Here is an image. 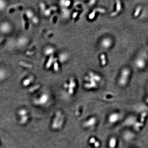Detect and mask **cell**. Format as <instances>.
<instances>
[{
    "label": "cell",
    "instance_id": "obj_7",
    "mask_svg": "<svg viewBox=\"0 0 148 148\" xmlns=\"http://www.w3.org/2000/svg\"><path fill=\"white\" fill-rule=\"evenodd\" d=\"M120 118V115L119 114L117 113H114L112 114L109 117V121L111 123H113L116 122Z\"/></svg>",
    "mask_w": 148,
    "mask_h": 148
},
{
    "label": "cell",
    "instance_id": "obj_6",
    "mask_svg": "<svg viewBox=\"0 0 148 148\" xmlns=\"http://www.w3.org/2000/svg\"><path fill=\"white\" fill-rule=\"evenodd\" d=\"M28 39L26 37H21L18 39L17 41V45L19 47H23L27 45L28 42Z\"/></svg>",
    "mask_w": 148,
    "mask_h": 148
},
{
    "label": "cell",
    "instance_id": "obj_14",
    "mask_svg": "<svg viewBox=\"0 0 148 148\" xmlns=\"http://www.w3.org/2000/svg\"><path fill=\"white\" fill-rule=\"evenodd\" d=\"M62 13L63 17L65 18H67L70 16V11L67 8H64L62 9Z\"/></svg>",
    "mask_w": 148,
    "mask_h": 148
},
{
    "label": "cell",
    "instance_id": "obj_5",
    "mask_svg": "<svg viewBox=\"0 0 148 148\" xmlns=\"http://www.w3.org/2000/svg\"><path fill=\"white\" fill-rule=\"evenodd\" d=\"M122 9V5L120 1L117 0L116 1V10L111 13L110 16L111 17H114L116 16L121 11Z\"/></svg>",
    "mask_w": 148,
    "mask_h": 148
},
{
    "label": "cell",
    "instance_id": "obj_19",
    "mask_svg": "<svg viewBox=\"0 0 148 148\" xmlns=\"http://www.w3.org/2000/svg\"><path fill=\"white\" fill-rule=\"evenodd\" d=\"M6 73L4 69H0V80H2L6 77Z\"/></svg>",
    "mask_w": 148,
    "mask_h": 148
},
{
    "label": "cell",
    "instance_id": "obj_23",
    "mask_svg": "<svg viewBox=\"0 0 148 148\" xmlns=\"http://www.w3.org/2000/svg\"><path fill=\"white\" fill-rule=\"evenodd\" d=\"M28 116L25 115L24 116H21V120H20V123L21 124H24L27 123L28 120Z\"/></svg>",
    "mask_w": 148,
    "mask_h": 148
},
{
    "label": "cell",
    "instance_id": "obj_11",
    "mask_svg": "<svg viewBox=\"0 0 148 148\" xmlns=\"http://www.w3.org/2000/svg\"><path fill=\"white\" fill-rule=\"evenodd\" d=\"M54 58L53 55L50 56L49 58V59L48 60L46 64V68L47 69H49L51 67L52 65L54 63Z\"/></svg>",
    "mask_w": 148,
    "mask_h": 148
},
{
    "label": "cell",
    "instance_id": "obj_35",
    "mask_svg": "<svg viewBox=\"0 0 148 148\" xmlns=\"http://www.w3.org/2000/svg\"><path fill=\"white\" fill-rule=\"evenodd\" d=\"M26 54H27V55H33V54H34V52H33L28 51V52H26Z\"/></svg>",
    "mask_w": 148,
    "mask_h": 148
},
{
    "label": "cell",
    "instance_id": "obj_36",
    "mask_svg": "<svg viewBox=\"0 0 148 148\" xmlns=\"http://www.w3.org/2000/svg\"><path fill=\"white\" fill-rule=\"evenodd\" d=\"M50 9L51 10L56 11V9H57V8L56 7H55V6H53V7H51Z\"/></svg>",
    "mask_w": 148,
    "mask_h": 148
},
{
    "label": "cell",
    "instance_id": "obj_27",
    "mask_svg": "<svg viewBox=\"0 0 148 148\" xmlns=\"http://www.w3.org/2000/svg\"><path fill=\"white\" fill-rule=\"evenodd\" d=\"M27 113V111L25 110L21 109L18 111V114L21 116H25Z\"/></svg>",
    "mask_w": 148,
    "mask_h": 148
},
{
    "label": "cell",
    "instance_id": "obj_13",
    "mask_svg": "<svg viewBox=\"0 0 148 148\" xmlns=\"http://www.w3.org/2000/svg\"><path fill=\"white\" fill-rule=\"evenodd\" d=\"M89 75L90 76V77L93 79L95 81L99 82V81H101V77L98 74H94L93 72H91L89 73Z\"/></svg>",
    "mask_w": 148,
    "mask_h": 148
},
{
    "label": "cell",
    "instance_id": "obj_34",
    "mask_svg": "<svg viewBox=\"0 0 148 148\" xmlns=\"http://www.w3.org/2000/svg\"><path fill=\"white\" fill-rule=\"evenodd\" d=\"M96 2V1L95 0H91L89 2V5H93Z\"/></svg>",
    "mask_w": 148,
    "mask_h": 148
},
{
    "label": "cell",
    "instance_id": "obj_20",
    "mask_svg": "<svg viewBox=\"0 0 148 148\" xmlns=\"http://www.w3.org/2000/svg\"><path fill=\"white\" fill-rule=\"evenodd\" d=\"M26 17L27 18H32L34 17L33 16V13L32 11L30 9H28L25 12Z\"/></svg>",
    "mask_w": 148,
    "mask_h": 148
},
{
    "label": "cell",
    "instance_id": "obj_10",
    "mask_svg": "<svg viewBox=\"0 0 148 148\" xmlns=\"http://www.w3.org/2000/svg\"><path fill=\"white\" fill-rule=\"evenodd\" d=\"M48 98V96L46 94H43L40 97L39 99L36 101V103L38 102L40 104V103L42 104V103H43V102H46L47 101Z\"/></svg>",
    "mask_w": 148,
    "mask_h": 148
},
{
    "label": "cell",
    "instance_id": "obj_33",
    "mask_svg": "<svg viewBox=\"0 0 148 148\" xmlns=\"http://www.w3.org/2000/svg\"><path fill=\"white\" fill-rule=\"evenodd\" d=\"M78 14V12H74V13L73 14V18H76V17H77V15Z\"/></svg>",
    "mask_w": 148,
    "mask_h": 148
},
{
    "label": "cell",
    "instance_id": "obj_3",
    "mask_svg": "<svg viewBox=\"0 0 148 148\" xmlns=\"http://www.w3.org/2000/svg\"><path fill=\"white\" fill-rule=\"evenodd\" d=\"M113 43L112 40L111 38L105 37L101 42V45L104 49H108L112 46Z\"/></svg>",
    "mask_w": 148,
    "mask_h": 148
},
{
    "label": "cell",
    "instance_id": "obj_21",
    "mask_svg": "<svg viewBox=\"0 0 148 148\" xmlns=\"http://www.w3.org/2000/svg\"><path fill=\"white\" fill-rule=\"evenodd\" d=\"M19 64L23 67H25L27 68H31L33 67L32 65L27 64V63H26L25 62H24L23 61H20L19 62Z\"/></svg>",
    "mask_w": 148,
    "mask_h": 148
},
{
    "label": "cell",
    "instance_id": "obj_30",
    "mask_svg": "<svg viewBox=\"0 0 148 148\" xmlns=\"http://www.w3.org/2000/svg\"><path fill=\"white\" fill-rule=\"evenodd\" d=\"M5 2L2 0H0V10H2L5 8Z\"/></svg>",
    "mask_w": 148,
    "mask_h": 148
},
{
    "label": "cell",
    "instance_id": "obj_4",
    "mask_svg": "<svg viewBox=\"0 0 148 148\" xmlns=\"http://www.w3.org/2000/svg\"><path fill=\"white\" fill-rule=\"evenodd\" d=\"M12 27L9 23L4 22L0 25V31L3 33H8L10 32Z\"/></svg>",
    "mask_w": 148,
    "mask_h": 148
},
{
    "label": "cell",
    "instance_id": "obj_18",
    "mask_svg": "<svg viewBox=\"0 0 148 148\" xmlns=\"http://www.w3.org/2000/svg\"><path fill=\"white\" fill-rule=\"evenodd\" d=\"M116 141L115 138H111L110 141L109 146L110 148H114L116 145Z\"/></svg>",
    "mask_w": 148,
    "mask_h": 148
},
{
    "label": "cell",
    "instance_id": "obj_17",
    "mask_svg": "<svg viewBox=\"0 0 148 148\" xmlns=\"http://www.w3.org/2000/svg\"><path fill=\"white\" fill-rule=\"evenodd\" d=\"M100 58L101 60V64L102 66H104L107 64L106 56L104 54H101Z\"/></svg>",
    "mask_w": 148,
    "mask_h": 148
},
{
    "label": "cell",
    "instance_id": "obj_28",
    "mask_svg": "<svg viewBox=\"0 0 148 148\" xmlns=\"http://www.w3.org/2000/svg\"><path fill=\"white\" fill-rule=\"evenodd\" d=\"M95 10L96 12H99L103 14L104 13L106 12V10L105 9H104L103 8H98L95 9Z\"/></svg>",
    "mask_w": 148,
    "mask_h": 148
},
{
    "label": "cell",
    "instance_id": "obj_31",
    "mask_svg": "<svg viewBox=\"0 0 148 148\" xmlns=\"http://www.w3.org/2000/svg\"><path fill=\"white\" fill-rule=\"evenodd\" d=\"M32 21L33 24H37L39 22L38 18L34 16L32 18Z\"/></svg>",
    "mask_w": 148,
    "mask_h": 148
},
{
    "label": "cell",
    "instance_id": "obj_12",
    "mask_svg": "<svg viewBox=\"0 0 148 148\" xmlns=\"http://www.w3.org/2000/svg\"><path fill=\"white\" fill-rule=\"evenodd\" d=\"M142 10V7L140 5L138 6L135 9L134 12L133 17L135 18H137L140 15V13Z\"/></svg>",
    "mask_w": 148,
    "mask_h": 148
},
{
    "label": "cell",
    "instance_id": "obj_26",
    "mask_svg": "<svg viewBox=\"0 0 148 148\" xmlns=\"http://www.w3.org/2000/svg\"><path fill=\"white\" fill-rule=\"evenodd\" d=\"M27 21L24 18V15L22 16V24L23 27L24 29H26L27 27Z\"/></svg>",
    "mask_w": 148,
    "mask_h": 148
},
{
    "label": "cell",
    "instance_id": "obj_2",
    "mask_svg": "<svg viewBox=\"0 0 148 148\" xmlns=\"http://www.w3.org/2000/svg\"><path fill=\"white\" fill-rule=\"evenodd\" d=\"M135 65L139 70H143L146 67L147 62L145 59L142 57H139L135 60Z\"/></svg>",
    "mask_w": 148,
    "mask_h": 148
},
{
    "label": "cell",
    "instance_id": "obj_9",
    "mask_svg": "<svg viewBox=\"0 0 148 148\" xmlns=\"http://www.w3.org/2000/svg\"><path fill=\"white\" fill-rule=\"evenodd\" d=\"M55 52L54 48L51 46H48L45 49L44 51V53L45 55H52L53 53Z\"/></svg>",
    "mask_w": 148,
    "mask_h": 148
},
{
    "label": "cell",
    "instance_id": "obj_16",
    "mask_svg": "<svg viewBox=\"0 0 148 148\" xmlns=\"http://www.w3.org/2000/svg\"><path fill=\"white\" fill-rule=\"evenodd\" d=\"M71 2L69 0H61L60 2V5L63 7H67L70 5Z\"/></svg>",
    "mask_w": 148,
    "mask_h": 148
},
{
    "label": "cell",
    "instance_id": "obj_37",
    "mask_svg": "<svg viewBox=\"0 0 148 148\" xmlns=\"http://www.w3.org/2000/svg\"><path fill=\"white\" fill-rule=\"evenodd\" d=\"M147 103H148V98H147Z\"/></svg>",
    "mask_w": 148,
    "mask_h": 148
},
{
    "label": "cell",
    "instance_id": "obj_24",
    "mask_svg": "<svg viewBox=\"0 0 148 148\" xmlns=\"http://www.w3.org/2000/svg\"><path fill=\"white\" fill-rule=\"evenodd\" d=\"M147 113L146 112H144L141 114V119H140V123L142 125H143V123L145 120V118L146 116H147Z\"/></svg>",
    "mask_w": 148,
    "mask_h": 148
},
{
    "label": "cell",
    "instance_id": "obj_8",
    "mask_svg": "<svg viewBox=\"0 0 148 148\" xmlns=\"http://www.w3.org/2000/svg\"><path fill=\"white\" fill-rule=\"evenodd\" d=\"M68 58V55L67 53H62L59 55L58 59L60 62L64 63L65 62Z\"/></svg>",
    "mask_w": 148,
    "mask_h": 148
},
{
    "label": "cell",
    "instance_id": "obj_32",
    "mask_svg": "<svg viewBox=\"0 0 148 148\" xmlns=\"http://www.w3.org/2000/svg\"><path fill=\"white\" fill-rule=\"evenodd\" d=\"M40 6L41 10L43 11L44 12L46 9L45 4H44V3H40Z\"/></svg>",
    "mask_w": 148,
    "mask_h": 148
},
{
    "label": "cell",
    "instance_id": "obj_29",
    "mask_svg": "<svg viewBox=\"0 0 148 148\" xmlns=\"http://www.w3.org/2000/svg\"><path fill=\"white\" fill-rule=\"evenodd\" d=\"M51 13V10L50 9H46L44 12V15L46 16H49V15H50Z\"/></svg>",
    "mask_w": 148,
    "mask_h": 148
},
{
    "label": "cell",
    "instance_id": "obj_15",
    "mask_svg": "<svg viewBox=\"0 0 148 148\" xmlns=\"http://www.w3.org/2000/svg\"><path fill=\"white\" fill-rule=\"evenodd\" d=\"M33 78L32 77H29V78H27L26 79L24 80L23 82V85L25 86H28V85L30 84L31 82L33 81Z\"/></svg>",
    "mask_w": 148,
    "mask_h": 148
},
{
    "label": "cell",
    "instance_id": "obj_1",
    "mask_svg": "<svg viewBox=\"0 0 148 148\" xmlns=\"http://www.w3.org/2000/svg\"><path fill=\"white\" fill-rule=\"evenodd\" d=\"M131 70L128 67H124L120 71L119 79V84L121 86H124L127 84L131 75Z\"/></svg>",
    "mask_w": 148,
    "mask_h": 148
},
{
    "label": "cell",
    "instance_id": "obj_25",
    "mask_svg": "<svg viewBox=\"0 0 148 148\" xmlns=\"http://www.w3.org/2000/svg\"><path fill=\"white\" fill-rule=\"evenodd\" d=\"M95 14H96V11H95V9H94L92 11V12H91V13L90 14V15H89V18L90 19H93L95 17Z\"/></svg>",
    "mask_w": 148,
    "mask_h": 148
},
{
    "label": "cell",
    "instance_id": "obj_22",
    "mask_svg": "<svg viewBox=\"0 0 148 148\" xmlns=\"http://www.w3.org/2000/svg\"><path fill=\"white\" fill-rule=\"evenodd\" d=\"M54 70L56 72L58 71L59 70V65H58V63H57V61H54Z\"/></svg>",
    "mask_w": 148,
    "mask_h": 148
}]
</instances>
